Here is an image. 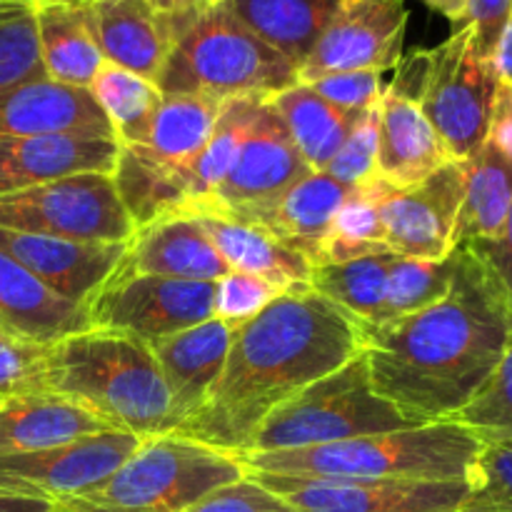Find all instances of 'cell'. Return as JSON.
Segmentation results:
<instances>
[{"label": "cell", "mask_w": 512, "mask_h": 512, "mask_svg": "<svg viewBox=\"0 0 512 512\" xmlns=\"http://www.w3.org/2000/svg\"><path fill=\"white\" fill-rule=\"evenodd\" d=\"M512 338V295L470 248H458L448 295L420 313L360 328L380 398L415 425L455 420Z\"/></svg>", "instance_id": "1"}, {"label": "cell", "mask_w": 512, "mask_h": 512, "mask_svg": "<svg viewBox=\"0 0 512 512\" xmlns=\"http://www.w3.org/2000/svg\"><path fill=\"white\" fill-rule=\"evenodd\" d=\"M360 353V328L313 288L280 293L233 330L228 360L208 403L175 433L228 455L250 438L278 405L343 368Z\"/></svg>", "instance_id": "2"}, {"label": "cell", "mask_w": 512, "mask_h": 512, "mask_svg": "<svg viewBox=\"0 0 512 512\" xmlns=\"http://www.w3.org/2000/svg\"><path fill=\"white\" fill-rule=\"evenodd\" d=\"M43 383L118 433L155 438L178 430L153 350L130 335L90 328L60 340L45 350Z\"/></svg>", "instance_id": "3"}, {"label": "cell", "mask_w": 512, "mask_h": 512, "mask_svg": "<svg viewBox=\"0 0 512 512\" xmlns=\"http://www.w3.org/2000/svg\"><path fill=\"white\" fill-rule=\"evenodd\" d=\"M483 440L455 420L298 450L235 455L248 473L293 478L470 483Z\"/></svg>", "instance_id": "4"}, {"label": "cell", "mask_w": 512, "mask_h": 512, "mask_svg": "<svg viewBox=\"0 0 512 512\" xmlns=\"http://www.w3.org/2000/svg\"><path fill=\"white\" fill-rule=\"evenodd\" d=\"M298 83L288 58L240 23L223 3L175 18V38L155 85L160 93L213 100L270 98Z\"/></svg>", "instance_id": "5"}, {"label": "cell", "mask_w": 512, "mask_h": 512, "mask_svg": "<svg viewBox=\"0 0 512 512\" xmlns=\"http://www.w3.org/2000/svg\"><path fill=\"white\" fill-rule=\"evenodd\" d=\"M245 468L235 455L178 433L143 438L140 448L95 488L55 503L58 512H185Z\"/></svg>", "instance_id": "6"}, {"label": "cell", "mask_w": 512, "mask_h": 512, "mask_svg": "<svg viewBox=\"0 0 512 512\" xmlns=\"http://www.w3.org/2000/svg\"><path fill=\"white\" fill-rule=\"evenodd\" d=\"M405 428L418 425L375 393L368 360L360 350L343 368L278 405L255 430L245 453L313 448Z\"/></svg>", "instance_id": "7"}, {"label": "cell", "mask_w": 512, "mask_h": 512, "mask_svg": "<svg viewBox=\"0 0 512 512\" xmlns=\"http://www.w3.org/2000/svg\"><path fill=\"white\" fill-rule=\"evenodd\" d=\"M498 85L493 60L478 55L470 25H458L443 45L430 50L420 110L450 160L465 163L488 140Z\"/></svg>", "instance_id": "8"}, {"label": "cell", "mask_w": 512, "mask_h": 512, "mask_svg": "<svg viewBox=\"0 0 512 512\" xmlns=\"http://www.w3.org/2000/svg\"><path fill=\"white\" fill-rule=\"evenodd\" d=\"M0 228L80 243H130L135 225L113 175L80 173L0 198Z\"/></svg>", "instance_id": "9"}, {"label": "cell", "mask_w": 512, "mask_h": 512, "mask_svg": "<svg viewBox=\"0 0 512 512\" xmlns=\"http://www.w3.org/2000/svg\"><path fill=\"white\" fill-rule=\"evenodd\" d=\"M215 300L218 283L135 275L110 278L90 298L88 315L93 328L150 345L215 318Z\"/></svg>", "instance_id": "10"}, {"label": "cell", "mask_w": 512, "mask_h": 512, "mask_svg": "<svg viewBox=\"0 0 512 512\" xmlns=\"http://www.w3.org/2000/svg\"><path fill=\"white\" fill-rule=\"evenodd\" d=\"M313 170L305 165L268 98L255 100L245 123L243 140L228 178L213 198L195 213H218L235 220H255L285 190ZM193 215V213H188Z\"/></svg>", "instance_id": "11"}, {"label": "cell", "mask_w": 512, "mask_h": 512, "mask_svg": "<svg viewBox=\"0 0 512 512\" xmlns=\"http://www.w3.org/2000/svg\"><path fill=\"white\" fill-rule=\"evenodd\" d=\"M383 243L403 258L445 260L458 250V220L465 198L463 163L450 160L410 188L373 185Z\"/></svg>", "instance_id": "12"}, {"label": "cell", "mask_w": 512, "mask_h": 512, "mask_svg": "<svg viewBox=\"0 0 512 512\" xmlns=\"http://www.w3.org/2000/svg\"><path fill=\"white\" fill-rule=\"evenodd\" d=\"M143 438L118 430L88 435L58 448L0 453V493L60 503L113 475Z\"/></svg>", "instance_id": "13"}, {"label": "cell", "mask_w": 512, "mask_h": 512, "mask_svg": "<svg viewBox=\"0 0 512 512\" xmlns=\"http://www.w3.org/2000/svg\"><path fill=\"white\" fill-rule=\"evenodd\" d=\"M408 18L403 0H343L298 65V83L353 70L398 68Z\"/></svg>", "instance_id": "14"}, {"label": "cell", "mask_w": 512, "mask_h": 512, "mask_svg": "<svg viewBox=\"0 0 512 512\" xmlns=\"http://www.w3.org/2000/svg\"><path fill=\"white\" fill-rule=\"evenodd\" d=\"M250 475L298 512H455L470 495V483Z\"/></svg>", "instance_id": "15"}, {"label": "cell", "mask_w": 512, "mask_h": 512, "mask_svg": "<svg viewBox=\"0 0 512 512\" xmlns=\"http://www.w3.org/2000/svg\"><path fill=\"white\" fill-rule=\"evenodd\" d=\"M0 250L50 290L88 308L90 298L118 270L128 243H80L0 228Z\"/></svg>", "instance_id": "16"}, {"label": "cell", "mask_w": 512, "mask_h": 512, "mask_svg": "<svg viewBox=\"0 0 512 512\" xmlns=\"http://www.w3.org/2000/svg\"><path fill=\"white\" fill-rule=\"evenodd\" d=\"M0 135H15V138L68 135V138L115 143L113 125L88 88L55 83L45 75L0 93Z\"/></svg>", "instance_id": "17"}, {"label": "cell", "mask_w": 512, "mask_h": 512, "mask_svg": "<svg viewBox=\"0 0 512 512\" xmlns=\"http://www.w3.org/2000/svg\"><path fill=\"white\" fill-rule=\"evenodd\" d=\"M230 273L233 270L208 238L203 225L185 213L168 215L135 230L125 258L110 278L155 275V278L218 283Z\"/></svg>", "instance_id": "18"}, {"label": "cell", "mask_w": 512, "mask_h": 512, "mask_svg": "<svg viewBox=\"0 0 512 512\" xmlns=\"http://www.w3.org/2000/svg\"><path fill=\"white\" fill-rule=\"evenodd\" d=\"M88 308L63 298L0 250V338L33 348L90 330Z\"/></svg>", "instance_id": "19"}, {"label": "cell", "mask_w": 512, "mask_h": 512, "mask_svg": "<svg viewBox=\"0 0 512 512\" xmlns=\"http://www.w3.org/2000/svg\"><path fill=\"white\" fill-rule=\"evenodd\" d=\"M233 330V325L210 318L195 328L150 343L168 385L178 428L208 403L223 375Z\"/></svg>", "instance_id": "20"}, {"label": "cell", "mask_w": 512, "mask_h": 512, "mask_svg": "<svg viewBox=\"0 0 512 512\" xmlns=\"http://www.w3.org/2000/svg\"><path fill=\"white\" fill-rule=\"evenodd\" d=\"M118 155L120 145L113 140L0 135V198L68 175H113Z\"/></svg>", "instance_id": "21"}, {"label": "cell", "mask_w": 512, "mask_h": 512, "mask_svg": "<svg viewBox=\"0 0 512 512\" xmlns=\"http://www.w3.org/2000/svg\"><path fill=\"white\" fill-rule=\"evenodd\" d=\"M90 10L103 58L155 83L173 48L175 18L145 0H93Z\"/></svg>", "instance_id": "22"}, {"label": "cell", "mask_w": 512, "mask_h": 512, "mask_svg": "<svg viewBox=\"0 0 512 512\" xmlns=\"http://www.w3.org/2000/svg\"><path fill=\"white\" fill-rule=\"evenodd\" d=\"M450 163L443 140L415 100L385 88L378 103V175L390 188H410Z\"/></svg>", "instance_id": "23"}, {"label": "cell", "mask_w": 512, "mask_h": 512, "mask_svg": "<svg viewBox=\"0 0 512 512\" xmlns=\"http://www.w3.org/2000/svg\"><path fill=\"white\" fill-rule=\"evenodd\" d=\"M353 193V188L338 183L323 170L308 173L248 223L260 225L283 245L303 253L315 268L323 258L335 215Z\"/></svg>", "instance_id": "24"}, {"label": "cell", "mask_w": 512, "mask_h": 512, "mask_svg": "<svg viewBox=\"0 0 512 512\" xmlns=\"http://www.w3.org/2000/svg\"><path fill=\"white\" fill-rule=\"evenodd\" d=\"M108 430L93 413L50 390L0 400V453L58 448Z\"/></svg>", "instance_id": "25"}, {"label": "cell", "mask_w": 512, "mask_h": 512, "mask_svg": "<svg viewBox=\"0 0 512 512\" xmlns=\"http://www.w3.org/2000/svg\"><path fill=\"white\" fill-rule=\"evenodd\" d=\"M193 218L203 225L230 270L258 275L283 293L295 288H310L313 263L303 253L280 243L260 225L225 218L218 213H193Z\"/></svg>", "instance_id": "26"}, {"label": "cell", "mask_w": 512, "mask_h": 512, "mask_svg": "<svg viewBox=\"0 0 512 512\" xmlns=\"http://www.w3.org/2000/svg\"><path fill=\"white\" fill-rule=\"evenodd\" d=\"M90 5H35L40 63L45 78L88 88L105 63L93 28Z\"/></svg>", "instance_id": "27"}, {"label": "cell", "mask_w": 512, "mask_h": 512, "mask_svg": "<svg viewBox=\"0 0 512 512\" xmlns=\"http://www.w3.org/2000/svg\"><path fill=\"white\" fill-rule=\"evenodd\" d=\"M343 0H223L225 8L283 58L298 65Z\"/></svg>", "instance_id": "28"}, {"label": "cell", "mask_w": 512, "mask_h": 512, "mask_svg": "<svg viewBox=\"0 0 512 512\" xmlns=\"http://www.w3.org/2000/svg\"><path fill=\"white\" fill-rule=\"evenodd\" d=\"M113 183L135 230L190 210L188 175L163 165L140 145L120 148Z\"/></svg>", "instance_id": "29"}, {"label": "cell", "mask_w": 512, "mask_h": 512, "mask_svg": "<svg viewBox=\"0 0 512 512\" xmlns=\"http://www.w3.org/2000/svg\"><path fill=\"white\" fill-rule=\"evenodd\" d=\"M270 105L283 118L300 158L313 173H320L338 155L350 130L365 113H345L320 98L310 85L295 83L270 95Z\"/></svg>", "instance_id": "30"}, {"label": "cell", "mask_w": 512, "mask_h": 512, "mask_svg": "<svg viewBox=\"0 0 512 512\" xmlns=\"http://www.w3.org/2000/svg\"><path fill=\"white\" fill-rule=\"evenodd\" d=\"M465 198L458 220L460 245L490 243L503 233L512 208V158L485 140L463 163Z\"/></svg>", "instance_id": "31"}, {"label": "cell", "mask_w": 512, "mask_h": 512, "mask_svg": "<svg viewBox=\"0 0 512 512\" xmlns=\"http://www.w3.org/2000/svg\"><path fill=\"white\" fill-rule=\"evenodd\" d=\"M220 108H223L220 100L203 98V95L163 93L148 138L140 148L148 150L168 168L190 175L213 138Z\"/></svg>", "instance_id": "32"}, {"label": "cell", "mask_w": 512, "mask_h": 512, "mask_svg": "<svg viewBox=\"0 0 512 512\" xmlns=\"http://www.w3.org/2000/svg\"><path fill=\"white\" fill-rule=\"evenodd\" d=\"M393 258L395 253L383 250L343 263L315 265L310 288L343 310L353 323H358V328L375 325L383 313L385 285Z\"/></svg>", "instance_id": "33"}, {"label": "cell", "mask_w": 512, "mask_h": 512, "mask_svg": "<svg viewBox=\"0 0 512 512\" xmlns=\"http://www.w3.org/2000/svg\"><path fill=\"white\" fill-rule=\"evenodd\" d=\"M88 90L113 125L115 143L120 148L145 143L155 110L163 98L153 80L140 78V75L105 60Z\"/></svg>", "instance_id": "34"}, {"label": "cell", "mask_w": 512, "mask_h": 512, "mask_svg": "<svg viewBox=\"0 0 512 512\" xmlns=\"http://www.w3.org/2000/svg\"><path fill=\"white\" fill-rule=\"evenodd\" d=\"M458 268V250L445 260H420L395 255L388 270L385 303L378 323L420 313L448 295Z\"/></svg>", "instance_id": "35"}, {"label": "cell", "mask_w": 512, "mask_h": 512, "mask_svg": "<svg viewBox=\"0 0 512 512\" xmlns=\"http://www.w3.org/2000/svg\"><path fill=\"white\" fill-rule=\"evenodd\" d=\"M255 100H258V95L223 100V108H220L213 138H210L208 148L203 150V155H200L198 163L193 165V170H190L188 175L190 180L188 213H195L198 208H203V205L213 198L215 190L223 185V180L228 178L235 155H238L245 123H248Z\"/></svg>", "instance_id": "36"}, {"label": "cell", "mask_w": 512, "mask_h": 512, "mask_svg": "<svg viewBox=\"0 0 512 512\" xmlns=\"http://www.w3.org/2000/svg\"><path fill=\"white\" fill-rule=\"evenodd\" d=\"M373 185L375 183L355 190L345 200L343 208L338 210L318 265L343 263V260L363 258V255L388 250L383 243V223H380Z\"/></svg>", "instance_id": "37"}, {"label": "cell", "mask_w": 512, "mask_h": 512, "mask_svg": "<svg viewBox=\"0 0 512 512\" xmlns=\"http://www.w3.org/2000/svg\"><path fill=\"white\" fill-rule=\"evenodd\" d=\"M43 75L33 0H0V93Z\"/></svg>", "instance_id": "38"}, {"label": "cell", "mask_w": 512, "mask_h": 512, "mask_svg": "<svg viewBox=\"0 0 512 512\" xmlns=\"http://www.w3.org/2000/svg\"><path fill=\"white\" fill-rule=\"evenodd\" d=\"M455 423L473 430L483 445L512 438V338L498 368L475 398L455 415Z\"/></svg>", "instance_id": "39"}, {"label": "cell", "mask_w": 512, "mask_h": 512, "mask_svg": "<svg viewBox=\"0 0 512 512\" xmlns=\"http://www.w3.org/2000/svg\"><path fill=\"white\" fill-rule=\"evenodd\" d=\"M463 508L512 512V438L485 445L470 475V495Z\"/></svg>", "instance_id": "40"}, {"label": "cell", "mask_w": 512, "mask_h": 512, "mask_svg": "<svg viewBox=\"0 0 512 512\" xmlns=\"http://www.w3.org/2000/svg\"><path fill=\"white\" fill-rule=\"evenodd\" d=\"M338 183L358 190L380 180L378 175V105L370 108L350 130L348 140L323 170Z\"/></svg>", "instance_id": "41"}, {"label": "cell", "mask_w": 512, "mask_h": 512, "mask_svg": "<svg viewBox=\"0 0 512 512\" xmlns=\"http://www.w3.org/2000/svg\"><path fill=\"white\" fill-rule=\"evenodd\" d=\"M283 293L280 288H275L268 280L258 278V275L238 273L233 270L230 275H225L223 280H218V300H215V318L223 320V323L238 325L248 323L250 318L260 313V310L268 308L278 295Z\"/></svg>", "instance_id": "42"}, {"label": "cell", "mask_w": 512, "mask_h": 512, "mask_svg": "<svg viewBox=\"0 0 512 512\" xmlns=\"http://www.w3.org/2000/svg\"><path fill=\"white\" fill-rule=\"evenodd\" d=\"M185 512H298L280 495L260 485L250 473L235 483L215 488Z\"/></svg>", "instance_id": "43"}, {"label": "cell", "mask_w": 512, "mask_h": 512, "mask_svg": "<svg viewBox=\"0 0 512 512\" xmlns=\"http://www.w3.org/2000/svg\"><path fill=\"white\" fill-rule=\"evenodd\" d=\"M383 73L378 70H353V73H333L305 83L323 100L345 113H368L380 103L383 95Z\"/></svg>", "instance_id": "44"}, {"label": "cell", "mask_w": 512, "mask_h": 512, "mask_svg": "<svg viewBox=\"0 0 512 512\" xmlns=\"http://www.w3.org/2000/svg\"><path fill=\"white\" fill-rule=\"evenodd\" d=\"M45 350L0 338V400L43 393Z\"/></svg>", "instance_id": "45"}, {"label": "cell", "mask_w": 512, "mask_h": 512, "mask_svg": "<svg viewBox=\"0 0 512 512\" xmlns=\"http://www.w3.org/2000/svg\"><path fill=\"white\" fill-rule=\"evenodd\" d=\"M512 0H470L468 15L460 25L473 28V45L480 58L493 60L498 40L510 18Z\"/></svg>", "instance_id": "46"}, {"label": "cell", "mask_w": 512, "mask_h": 512, "mask_svg": "<svg viewBox=\"0 0 512 512\" xmlns=\"http://www.w3.org/2000/svg\"><path fill=\"white\" fill-rule=\"evenodd\" d=\"M465 248L473 250L490 270H493L495 278L505 285V290L512 295V208L508 213V220L503 225V233L498 235L490 243H473L465 245Z\"/></svg>", "instance_id": "47"}, {"label": "cell", "mask_w": 512, "mask_h": 512, "mask_svg": "<svg viewBox=\"0 0 512 512\" xmlns=\"http://www.w3.org/2000/svg\"><path fill=\"white\" fill-rule=\"evenodd\" d=\"M488 140L512 158V85L503 83V80H500L498 93H495Z\"/></svg>", "instance_id": "48"}, {"label": "cell", "mask_w": 512, "mask_h": 512, "mask_svg": "<svg viewBox=\"0 0 512 512\" xmlns=\"http://www.w3.org/2000/svg\"><path fill=\"white\" fill-rule=\"evenodd\" d=\"M493 65H495V73L503 83L512 85V10H510V18L505 23L503 35L498 40V48H495L493 55Z\"/></svg>", "instance_id": "49"}, {"label": "cell", "mask_w": 512, "mask_h": 512, "mask_svg": "<svg viewBox=\"0 0 512 512\" xmlns=\"http://www.w3.org/2000/svg\"><path fill=\"white\" fill-rule=\"evenodd\" d=\"M0 512H58V508L50 500L20 498V495L0 493Z\"/></svg>", "instance_id": "50"}, {"label": "cell", "mask_w": 512, "mask_h": 512, "mask_svg": "<svg viewBox=\"0 0 512 512\" xmlns=\"http://www.w3.org/2000/svg\"><path fill=\"white\" fill-rule=\"evenodd\" d=\"M153 10L158 13L170 15V18H178V15L195 13V10L208 8V0H145Z\"/></svg>", "instance_id": "51"}, {"label": "cell", "mask_w": 512, "mask_h": 512, "mask_svg": "<svg viewBox=\"0 0 512 512\" xmlns=\"http://www.w3.org/2000/svg\"><path fill=\"white\" fill-rule=\"evenodd\" d=\"M420 3H425L430 10H435V13H440L443 18H448L450 23L458 28L465 20V15H468L470 0H420Z\"/></svg>", "instance_id": "52"}, {"label": "cell", "mask_w": 512, "mask_h": 512, "mask_svg": "<svg viewBox=\"0 0 512 512\" xmlns=\"http://www.w3.org/2000/svg\"><path fill=\"white\" fill-rule=\"evenodd\" d=\"M93 0H33V5H88Z\"/></svg>", "instance_id": "53"}, {"label": "cell", "mask_w": 512, "mask_h": 512, "mask_svg": "<svg viewBox=\"0 0 512 512\" xmlns=\"http://www.w3.org/2000/svg\"><path fill=\"white\" fill-rule=\"evenodd\" d=\"M455 512H485V510H470V508H460V510H455Z\"/></svg>", "instance_id": "54"}, {"label": "cell", "mask_w": 512, "mask_h": 512, "mask_svg": "<svg viewBox=\"0 0 512 512\" xmlns=\"http://www.w3.org/2000/svg\"><path fill=\"white\" fill-rule=\"evenodd\" d=\"M223 3V0H208V5H220Z\"/></svg>", "instance_id": "55"}]
</instances>
